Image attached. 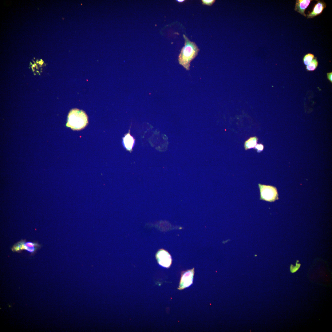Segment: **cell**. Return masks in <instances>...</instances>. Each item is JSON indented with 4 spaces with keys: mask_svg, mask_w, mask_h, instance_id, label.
Masks as SVG:
<instances>
[{
    "mask_svg": "<svg viewBox=\"0 0 332 332\" xmlns=\"http://www.w3.org/2000/svg\"><path fill=\"white\" fill-rule=\"evenodd\" d=\"M314 55L311 53H308L306 54L303 57V61L306 65H308L314 59Z\"/></svg>",
    "mask_w": 332,
    "mask_h": 332,
    "instance_id": "obj_12",
    "label": "cell"
},
{
    "mask_svg": "<svg viewBox=\"0 0 332 332\" xmlns=\"http://www.w3.org/2000/svg\"><path fill=\"white\" fill-rule=\"evenodd\" d=\"M258 139L256 136L250 137L244 143V146L246 150L255 147L257 144Z\"/></svg>",
    "mask_w": 332,
    "mask_h": 332,
    "instance_id": "obj_10",
    "label": "cell"
},
{
    "mask_svg": "<svg viewBox=\"0 0 332 332\" xmlns=\"http://www.w3.org/2000/svg\"><path fill=\"white\" fill-rule=\"evenodd\" d=\"M255 147L258 152L262 151L263 149V146L261 144H257Z\"/></svg>",
    "mask_w": 332,
    "mask_h": 332,
    "instance_id": "obj_14",
    "label": "cell"
},
{
    "mask_svg": "<svg viewBox=\"0 0 332 332\" xmlns=\"http://www.w3.org/2000/svg\"><path fill=\"white\" fill-rule=\"evenodd\" d=\"M177 1L178 2H183V1H184V0H177Z\"/></svg>",
    "mask_w": 332,
    "mask_h": 332,
    "instance_id": "obj_16",
    "label": "cell"
},
{
    "mask_svg": "<svg viewBox=\"0 0 332 332\" xmlns=\"http://www.w3.org/2000/svg\"><path fill=\"white\" fill-rule=\"evenodd\" d=\"M123 142L126 148L128 150H130L132 149L134 145L135 140L133 137L128 133L123 138Z\"/></svg>",
    "mask_w": 332,
    "mask_h": 332,
    "instance_id": "obj_9",
    "label": "cell"
},
{
    "mask_svg": "<svg viewBox=\"0 0 332 332\" xmlns=\"http://www.w3.org/2000/svg\"><path fill=\"white\" fill-rule=\"evenodd\" d=\"M260 190V199L270 202H274L278 199L276 188L272 186L259 184Z\"/></svg>",
    "mask_w": 332,
    "mask_h": 332,
    "instance_id": "obj_3",
    "label": "cell"
},
{
    "mask_svg": "<svg viewBox=\"0 0 332 332\" xmlns=\"http://www.w3.org/2000/svg\"><path fill=\"white\" fill-rule=\"evenodd\" d=\"M184 46L181 49L178 57L179 64L187 70L190 69L191 62L197 56L199 49L195 43L191 41L183 34Z\"/></svg>",
    "mask_w": 332,
    "mask_h": 332,
    "instance_id": "obj_1",
    "label": "cell"
},
{
    "mask_svg": "<svg viewBox=\"0 0 332 332\" xmlns=\"http://www.w3.org/2000/svg\"><path fill=\"white\" fill-rule=\"evenodd\" d=\"M88 123V117L83 110L77 109H72L68 116L66 126L73 130H80L84 128Z\"/></svg>",
    "mask_w": 332,
    "mask_h": 332,
    "instance_id": "obj_2",
    "label": "cell"
},
{
    "mask_svg": "<svg viewBox=\"0 0 332 332\" xmlns=\"http://www.w3.org/2000/svg\"><path fill=\"white\" fill-rule=\"evenodd\" d=\"M312 1V0H296L294 10L304 17H306V14L305 13V10Z\"/></svg>",
    "mask_w": 332,
    "mask_h": 332,
    "instance_id": "obj_8",
    "label": "cell"
},
{
    "mask_svg": "<svg viewBox=\"0 0 332 332\" xmlns=\"http://www.w3.org/2000/svg\"><path fill=\"white\" fill-rule=\"evenodd\" d=\"M203 4L208 6H211L215 2L214 0H202Z\"/></svg>",
    "mask_w": 332,
    "mask_h": 332,
    "instance_id": "obj_13",
    "label": "cell"
},
{
    "mask_svg": "<svg viewBox=\"0 0 332 332\" xmlns=\"http://www.w3.org/2000/svg\"><path fill=\"white\" fill-rule=\"evenodd\" d=\"M317 2L314 4L312 10L306 15L307 18H313L321 14L326 7V3L322 0H317Z\"/></svg>",
    "mask_w": 332,
    "mask_h": 332,
    "instance_id": "obj_7",
    "label": "cell"
},
{
    "mask_svg": "<svg viewBox=\"0 0 332 332\" xmlns=\"http://www.w3.org/2000/svg\"><path fill=\"white\" fill-rule=\"evenodd\" d=\"M327 78L328 80L331 82H332V72H330L327 73Z\"/></svg>",
    "mask_w": 332,
    "mask_h": 332,
    "instance_id": "obj_15",
    "label": "cell"
},
{
    "mask_svg": "<svg viewBox=\"0 0 332 332\" xmlns=\"http://www.w3.org/2000/svg\"><path fill=\"white\" fill-rule=\"evenodd\" d=\"M194 274V268L182 272L178 289L182 290L190 286L192 283Z\"/></svg>",
    "mask_w": 332,
    "mask_h": 332,
    "instance_id": "obj_5",
    "label": "cell"
},
{
    "mask_svg": "<svg viewBox=\"0 0 332 332\" xmlns=\"http://www.w3.org/2000/svg\"><path fill=\"white\" fill-rule=\"evenodd\" d=\"M156 257L158 263L162 266L168 268L172 263V259L170 254L163 249L159 250L156 253Z\"/></svg>",
    "mask_w": 332,
    "mask_h": 332,
    "instance_id": "obj_6",
    "label": "cell"
},
{
    "mask_svg": "<svg viewBox=\"0 0 332 332\" xmlns=\"http://www.w3.org/2000/svg\"><path fill=\"white\" fill-rule=\"evenodd\" d=\"M40 247V245L37 243L22 240L14 244L11 249L13 251L17 252L26 250L31 254H33Z\"/></svg>",
    "mask_w": 332,
    "mask_h": 332,
    "instance_id": "obj_4",
    "label": "cell"
},
{
    "mask_svg": "<svg viewBox=\"0 0 332 332\" xmlns=\"http://www.w3.org/2000/svg\"><path fill=\"white\" fill-rule=\"evenodd\" d=\"M318 62L316 57H314L312 61L306 66V69L308 71H313L317 68Z\"/></svg>",
    "mask_w": 332,
    "mask_h": 332,
    "instance_id": "obj_11",
    "label": "cell"
}]
</instances>
